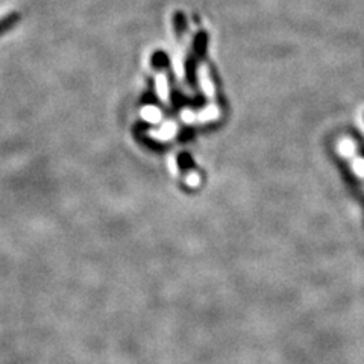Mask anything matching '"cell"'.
Wrapping results in <instances>:
<instances>
[{"instance_id": "obj_1", "label": "cell", "mask_w": 364, "mask_h": 364, "mask_svg": "<svg viewBox=\"0 0 364 364\" xmlns=\"http://www.w3.org/2000/svg\"><path fill=\"white\" fill-rule=\"evenodd\" d=\"M21 20V16L17 13V11H13L4 17H0V37L5 36L11 29H14Z\"/></svg>"}]
</instances>
